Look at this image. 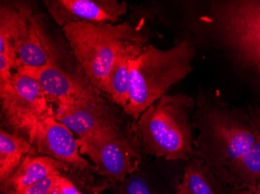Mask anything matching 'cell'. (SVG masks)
I'll return each instance as SVG.
<instances>
[{"instance_id":"cell-1","label":"cell","mask_w":260,"mask_h":194,"mask_svg":"<svg viewBox=\"0 0 260 194\" xmlns=\"http://www.w3.org/2000/svg\"><path fill=\"white\" fill-rule=\"evenodd\" d=\"M193 128L197 131L194 158L218 172L253 146L260 132V110L231 106L212 96L200 95Z\"/></svg>"},{"instance_id":"cell-19","label":"cell","mask_w":260,"mask_h":194,"mask_svg":"<svg viewBox=\"0 0 260 194\" xmlns=\"http://www.w3.org/2000/svg\"><path fill=\"white\" fill-rule=\"evenodd\" d=\"M60 176H52L16 194H47L55 186Z\"/></svg>"},{"instance_id":"cell-5","label":"cell","mask_w":260,"mask_h":194,"mask_svg":"<svg viewBox=\"0 0 260 194\" xmlns=\"http://www.w3.org/2000/svg\"><path fill=\"white\" fill-rule=\"evenodd\" d=\"M0 63L15 71L58 65L56 47L30 4L1 3Z\"/></svg>"},{"instance_id":"cell-2","label":"cell","mask_w":260,"mask_h":194,"mask_svg":"<svg viewBox=\"0 0 260 194\" xmlns=\"http://www.w3.org/2000/svg\"><path fill=\"white\" fill-rule=\"evenodd\" d=\"M62 30L86 79L105 93L116 60L124 55L137 56L147 45L145 31L128 22H77Z\"/></svg>"},{"instance_id":"cell-16","label":"cell","mask_w":260,"mask_h":194,"mask_svg":"<svg viewBox=\"0 0 260 194\" xmlns=\"http://www.w3.org/2000/svg\"><path fill=\"white\" fill-rule=\"evenodd\" d=\"M32 145L27 139L4 128L0 131V183L20 166L23 158L31 151Z\"/></svg>"},{"instance_id":"cell-17","label":"cell","mask_w":260,"mask_h":194,"mask_svg":"<svg viewBox=\"0 0 260 194\" xmlns=\"http://www.w3.org/2000/svg\"><path fill=\"white\" fill-rule=\"evenodd\" d=\"M137 56L124 55L114 64L109 79L105 93L109 95L112 103L122 110L128 102L130 89L129 61Z\"/></svg>"},{"instance_id":"cell-12","label":"cell","mask_w":260,"mask_h":194,"mask_svg":"<svg viewBox=\"0 0 260 194\" xmlns=\"http://www.w3.org/2000/svg\"><path fill=\"white\" fill-rule=\"evenodd\" d=\"M16 71L35 79L50 103L56 105L97 96L102 92L88 81L61 68L56 64L40 68L22 67Z\"/></svg>"},{"instance_id":"cell-20","label":"cell","mask_w":260,"mask_h":194,"mask_svg":"<svg viewBox=\"0 0 260 194\" xmlns=\"http://www.w3.org/2000/svg\"><path fill=\"white\" fill-rule=\"evenodd\" d=\"M78 189L67 176H60L55 186L47 194H81Z\"/></svg>"},{"instance_id":"cell-6","label":"cell","mask_w":260,"mask_h":194,"mask_svg":"<svg viewBox=\"0 0 260 194\" xmlns=\"http://www.w3.org/2000/svg\"><path fill=\"white\" fill-rule=\"evenodd\" d=\"M0 100L3 128L23 137L32 145L39 122L55 115L39 83L19 71L0 83Z\"/></svg>"},{"instance_id":"cell-4","label":"cell","mask_w":260,"mask_h":194,"mask_svg":"<svg viewBox=\"0 0 260 194\" xmlns=\"http://www.w3.org/2000/svg\"><path fill=\"white\" fill-rule=\"evenodd\" d=\"M195 106L183 94H165L149 106L136 123L143 151L168 161L193 159Z\"/></svg>"},{"instance_id":"cell-3","label":"cell","mask_w":260,"mask_h":194,"mask_svg":"<svg viewBox=\"0 0 260 194\" xmlns=\"http://www.w3.org/2000/svg\"><path fill=\"white\" fill-rule=\"evenodd\" d=\"M195 55V43L190 37L168 50L147 45L130 59L129 96L124 113L137 123L149 106L192 72Z\"/></svg>"},{"instance_id":"cell-14","label":"cell","mask_w":260,"mask_h":194,"mask_svg":"<svg viewBox=\"0 0 260 194\" xmlns=\"http://www.w3.org/2000/svg\"><path fill=\"white\" fill-rule=\"evenodd\" d=\"M175 194H250L224 183L204 162L193 158L184 169Z\"/></svg>"},{"instance_id":"cell-11","label":"cell","mask_w":260,"mask_h":194,"mask_svg":"<svg viewBox=\"0 0 260 194\" xmlns=\"http://www.w3.org/2000/svg\"><path fill=\"white\" fill-rule=\"evenodd\" d=\"M43 3L62 28L77 22L116 23L128 10L126 3L117 0H45Z\"/></svg>"},{"instance_id":"cell-18","label":"cell","mask_w":260,"mask_h":194,"mask_svg":"<svg viewBox=\"0 0 260 194\" xmlns=\"http://www.w3.org/2000/svg\"><path fill=\"white\" fill-rule=\"evenodd\" d=\"M108 189L109 194H160L140 170L127 176L124 180L110 185Z\"/></svg>"},{"instance_id":"cell-13","label":"cell","mask_w":260,"mask_h":194,"mask_svg":"<svg viewBox=\"0 0 260 194\" xmlns=\"http://www.w3.org/2000/svg\"><path fill=\"white\" fill-rule=\"evenodd\" d=\"M68 167L32 149L7 180L0 183L1 194H16L52 176H66Z\"/></svg>"},{"instance_id":"cell-21","label":"cell","mask_w":260,"mask_h":194,"mask_svg":"<svg viewBox=\"0 0 260 194\" xmlns=\"http://www.w3.org/2000/svg\"><path fill=\"white\" fill-rule=\"evenodd\" d=\"M252 194H260V187L258 188Z\"/></svg>"},{"instance_id":"cell-9","label":"cell","mask_w":260,"mask_h":194,"mask_svg":"<svg viewBox=\"0 0 260 194\" xmlns=\"http://www.w3.org/2000/svg\"><path fill=\"white\" fill-rule=\"evenodd\" d=\"M55 118L78 139H87L115 132L133 120L106 101L102 95L71 100L55 106Z\"/></svg>"},{"instance_id":"cell-7","label":"cell","mask_w":260,"mask_h":194,"mask_svg":"<svg viewBox=\"0 0 260 194\" xmlns=\"http://www.w3.org/2000/svg\"><path fill=\"white\" fill-rule=\"evenodd\" d=\"M78 140L82 156L90 159L108 186L140 170L143 150L134 121L108 135Z\"/></svg>"},{"instance_id":"cell-15","label":"cell","mask_w":260,"mask_h":194,"mask_svg":"<svg viewBox=\"0 0 260 194\" xmlns=\"http://www.w3.org/2000/svg\"><path fill=\"white\" fill-rule=\"evenodd\" d=\"M215 173L232 187L253 193L260 187V132L249 151Z\"/></svg>"},{"instance_id":"cell-8","label":"cell","mask_w":260,"mask_h":194,"mask_svg":"<svg viewBox=\"0 0 260 194\" xmlns=\"http://www.w3.org/2000/svg\"><path fill=\"white\" fill-rule=\"evenodd\" d=\"M213 14L224 43L260 76V0L217 2Z\"/></svg>"},{"instance_id":"cell-10","label":"cell","mask_w":260,"mask_h":194,"mask_svg":"<svg viewBox=\"0 0 260 194\" xmlns=\"http://www.w3.org/2000/svg\"><path fill=\"white\" fill-rule=\"evenodd\" d=\"M34 151L49 156L65 165L77 187L93 192L90 186V174H95L93 164L82 156L78 138L63 124L55 119V115L47 117L38 125L34 141Z\"/></svg>"}]
</instances>
